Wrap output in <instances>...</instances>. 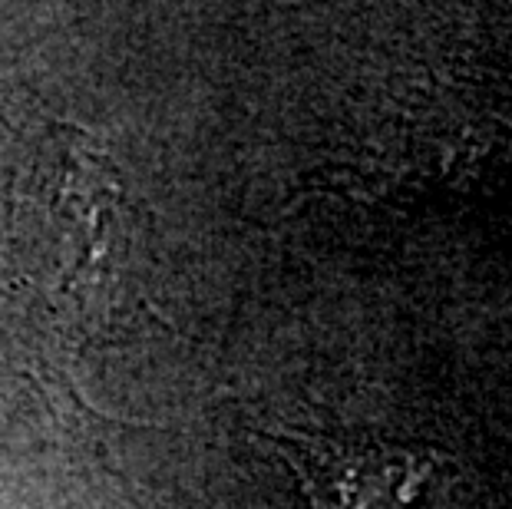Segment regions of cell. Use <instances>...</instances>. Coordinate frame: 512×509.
Segmentation results:
<instances>
[{
	"mask_svg": "<svg viewBox=\"0 0 512 509\" xmlns=\"http://www.w3.org/2000/svg\"><path fill=\"white\" fill-rule=\"evenodd\" d=\"M275 440L298 463L318 509H403L413 500L417 460L387 450H344L288 433Z\"/></svg>",
	"mask_w": 512,
	"mask_h": 509,
	"instance_id": "1",
	"label": "cell"
}]
</instances>
